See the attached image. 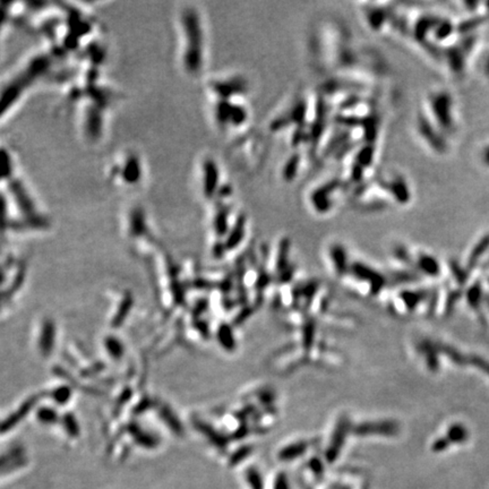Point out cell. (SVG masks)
I'll list each match as a JSON object with an SVG mask.
<instances>
[{
    "mask_svg": "<svg viewBox=\"0 0 489 489\" xmlns=\"http://www.w3.org/2000/svg\"><path fill=\"white\" fill-rule=\"evenodd\" d=\"M424 115L447 138L459 133L458 102L453 92L447 88H435L429 92Z\"/></svg>",
    "mask_w": 489,
    "mask_h": 489,
    "instance_id": "6da1fadb",
    "label": "cell"
},
{
    "mask_svg": "<svg viewBox=\"0 0 489 489\" xmlns=\"http://www.w3.org/2000/svg\"><path fill=\"white\" fill-rule=\"evenodd\" d=\"M418 130L423 142L433 152L445 156L449 151L448 138L438 128L435 127L425 115L421 116L419 119Z\"/></svg>",
    "mask_w": 489,
    "mask_h": 489,
    "instance_id": "7a4b0ae2",
    "label": "cell"
},
{
    "mask_svg": "<svg viewBox=\"0 0 489 489\" xmlns=\"http://www.w3.org/2000/svg\"><path fill=\"white\" fill-rule=\"evenodd\" d=\"M489 248V235L483 236L482 238L478 241L477 245L473 247L470 256L468 259V268L473 269L477 265L479 258L481 257L483 253Z\"/></svg>",
    "mask_w": 489,
    "mask_h": 489,
    "instance_id": "3957f363",
    "label": "cell"
},
{
    "mask_svg": "<svg viewBox=\"0 0 489 489\" xmlns=\"http://www.w3.org/2000/svg\"><path fill=\"white\" fill-rule=\"evenodd\" d=\"M469 437V433L467 428L464 427L463 425L455 424L452 425L451 427L448 428L446 438L449 440V443L453 444H461L464 443Z\"/></svg>",
    "mask_w": 489,
    "mask_h": 489,
    "instance_id": "277c9868",
    "label": "cell"
},
{
    "mask_svg": "<svg viewBox=\"0 0 489 489\" xmlns=\"http://www.w3.org/2000/svg\"><path fill=\"white\" fill-rule=\"evenodd\" d=\"M438 349H439V351L444 352V355L446 356L449 360L453 361L455 365L463 366V365H467L469 362L467 357H464L461 352H459L457 349H454V348H452V347L446 346V345H442V346L438 347Z\"/></svg>",
    "mask_w": 489,
    "mask_h": 489,
    "instance_id": "5b68a950",
    "label": "cell"
},
{
    "mask_svg": "<svg viewBox=\"0 0 489 489\" xmlns=\"http://www.w3.org/2000/svg\"><path fill=\"white\" fill-rule=\"evenodd\" d=\"M421 348H423L421 350H423L426 359H427V364H428L429 369L436 371L438 369V359H437L436 348H435L432 345V343H429V342L423 343Z\"/></svg>",
    "mask_w": 489,
    "mask_h": 489,
    "instance_id": "8992f818",
    "label": "cell"
},
{
    "mask_svg": "<svg viewBox=\"0 0 489 489\" xmlns=\"http://www.w3.org/2000/svg\"><path fill=\"white\" fill-rule=\"evenodd\" d=\"M419 266L425 273L433 275V277L439 274V265L437 263V260L433 258L432 256H428V255L421 256L419 259Z\"/></svg>",
    "mask_w": 489,
    "mask_h": 489,
    "instance_id": "52a82bcc",
    "label": "cell"
},
{
    "mask_svg": "<svg viewBox=\"0 0 489 489\" xmlns=\"http://www.w3.org/2000/svg\"><path fill=\"white\" fill-rule=\"evenodd\" d=\"M477 159L479 164H480L482 168L489 170V140H486L485 143H482L480 146H479L477 152Z\"/></svg>",
    "mask_w": 489,
    "mask_h": 489,
    "instance_id": "ba28073f",
    "label": "cell"
},
{
    "mask_svg": "<svg viewBox=\"0 0 489 489\" xmlns=\"http://www.w3.org/2000/svg\"><path fill=\"white\" fill-rule=\"evenodd\" d=\"M305 448H306V446H305V445H302V444L291 445V446L287 447L282 453H281L280 458L283 459V460L293 459V458L298 457V455L303 454L304 451H305Z\"/></svg>",
    "mask_w": 489,
    "mask_h": 489,
    "instance_id": "9c48e42d",
    "label": "cell"
},
{
    "mask_svg": "<svg viewBox=\"0 0 489 489\" xmlns=\"http://www.w3.org/2000/svg\"><path fill=\"white\" fill-rule=\"evenodd\" d=\"M480 298H481V288L479 287L478 284H476L474 287L470 289V291L468 292V302L474 309H477L479 306V303H480Z\"/></svg>",
    "mask_w": 489,
    "mask_h": 489,
    "instance_id": "30bf717a",
    "label": "cell"
},
{
    "mask_svg": "<svg viewBox=\"0 0 489 489\" xmlns=\"http://www.w3.org/2000/svg\"><path fill=\"white\" fill-rule=\"evenodd\" d=\"M402 298L410 309H412L416 305L420 303L421 299H424V294L421 292H405L402 294Z\"/></svg>",
    "mask_w": 489,
    "mask_h": 489,
    "instance_id": "8fae6325",
    "label": "cell"
},
{
    "mask_svg": "<svg viewBox=\"0 0 489 489\" xmlns=\"http://www.w3.org/2000/svg\"><path fill=\"white\" fill-rule=\"evenodd\" d=\"M468 361H469V364H471L472 366L478 368V369H480L482 372H485V374L489 375V362L483 359V358L473 355V356L469 358Z\"/></svg>",
    "mask_w": 489,
    "mask_h": 489,
    "instance_id": "7c38bea8",
    "label": "cell"
},
{
    "mask_svg": "<svg viewBox=\"0 0 489 489\" xmlns=\"http://www.w3.org/2000/svg\"><path fill=\"white\" fill-rule=\"evenodd\" d=\"M247 479H248L249 485L253 489H263L262 479H260V476L256 470H248V472H247Z\"/></svg>",
    "mask_w": 489,
    "mask_h": 489,
    "instance_id": "4fadbf2b",
    "label": "cell"
},
{
    "mask_svg": "<svg viewBox=\"0 0 489 489\" xmlns=\"http://www.w3.org/2000/svg\"><path fill=\"white\" fill-rule=\"evenodd\" d=\"M449 445H451V443H449V440L446 438V437H442V438H438L436 442H435L433 444V451L435 452H442V451H445Z\"/></svg>",
    "mask_w": 489,
    "mask_h": 489,
    "instance_id": "5bb4252c",
    "label": "cell"
},
{
    "mask_svg": "<svg viewBox=\"0 0 489 489\" xmlns=\"http://www.w3.org/2000/svg\"><path fill=\"white\" fill-rule=\"evenodd\" d=\"M480 69H481L482 77L487 81V83H489V49L486 51L485 56L482 58V64Z\"/></svg>",
    "mask_w": 489,
    "mask_h": 489,
    "instance_id": "9a60e30c",
    "label": "cell"
},
{
    "mask_svg": "<svg viewBox=\"0 0 489 489\" xmlns=\"http://www.w3.org/2000/svg\"><path fill=\"white\" fill-rule=\"evenodd\" d=\"M451 269L453 271V273L455 275V278L458 279V281L460 283H464L466 282V280H467V273L466 272H461V268L458 264H451Z\"/></svg>",
    "mask_w": 489,
    "mask_h": 489,
    "instance_id": "2e32d148",
    "label": "cell"
},
{
    "mask_svg": "<svg viewBox=\"0 0 489 489\" xmlns=\"http://www.w3.org/2000/svg\"><path fill=\"white\" fill-rule=\"evenodd\" d=\"M275 489H289L287 478H285L283 474L279 476L277 479V483H275Z\"/></svg>",
    "mask_w": 489,
    "mask_h": 489,
    "instance_id": "e0dca14e",
    "label": "cell"
},
{
    "mask_svg": "<svg viewBox=\"0 0 489 489\" xmlns=\"http://www.w3.org/2000/svg\"><path fill=\"white\" fill-rule=\"evenodd\" d=\"M487 303H488V305H489V297L487 298Z\"/></svg>",
    "mask_w": 489,
    "mask_h": 489,
    "instance_id": "ac0fdd59",
    "label": "cell"
}]
</instances>
